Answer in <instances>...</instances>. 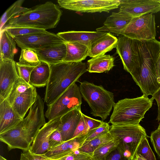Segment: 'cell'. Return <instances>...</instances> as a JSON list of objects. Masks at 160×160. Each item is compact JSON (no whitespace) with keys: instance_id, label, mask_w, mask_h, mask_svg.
Instances as JSON below:
<instances>
[{"instance_id":"obj_40","label":"cell","mask_w":160,"mask_h":160,"mask_svg":"<svg viewBox=\"0 0 160 160\" xmlns=\"http://www.w3.org/2000/svg\"><path fill=\"white\" fill-rule=\"evenodd\" d=\"M82 114L87 126L89 132L91 130L99 127L104 123L102 121L93 119L82 113Z\"/></svg>"},{"instance_id":"obj_27","label":"cell","mask_w":160,"mask_h":160,"mask_svg":"<svg viewBox=\"0 0 160 160\" xmlns=\"http://www.w3.org/2000/svg\"><path fill=\"white\" fill-rule=\"evenodd\" d=\"M0 60H14L17 52L14 39L3 29L0 32Z\"/></svg>"},{"instance_id":"obj_32","label":"cell","mask_w":160,"mask_h":160,"mask_svg":"<svg viewBox=\"0 0 160 160\" xmlns=\"http://www.w3.org/2000/svg\"><path fill=\"white\" fill-rule=\"evenodd\" d=\"M19 63L25 65L36 67L41 63L36 52L28 49H21Z\"/></svg>"},{"instance_id":"obj_44","label":"cell","mask_w":160,"mask_h":160,"mask_svg":"<svg viewBox=\"0 0 160 160\" xmlns=\"http://www.w3.org/2000/svg\"><path fill=\"white\" fill-rule=\"evenodd\" d=\"M156 74L158 81L160 83V55L156 66Z\"/></svg>"},{"instance_id":"obj_7","label":"cell","mask_w":160,"mask_h":160,"mask_svg":"<svg viewBox=\"0 0 160 160\" xmlns=\"http://www.w3.org/2000/svg\"><path fill=\"white\" fill-rule=\"evenodd\" d=\"M38 95L35 87L19 77L7 99L14 109L23 119Z\"/></svg>"},{"instance_id":"obj_15","label":"cell","mask_w":160,"mask_h":160,"mask_svg":"<svg viewBox=\"0 0 160 160\" xmlns=\"http://www.w3.org/2000/svg\"><path fill=\"white\" fill-rule=\"evenodd\" d=\"M60 118L48 121L40 129L30 146V149L32 152L43 154L50 150L49 138L52 133L58 129L60 123Z\"/></svg>"},{"instance_id":"obj_10","label":"cell","mask_w":160,"mask_h":160,"mask_svg":"<svg viewBox=\"0 0 160 160\" xmlns=\"http://www.w3.org/2000/svg\"><path fill=\"white\" fill-rule=\"evenodd\" d=\"M61 7L81 12H109L119 8L120 0H58Z\"/></svg>"},{"instance_id":"obj_14","label":"cell","mask_w":160,"mask_h":160,"mask_svg":"<svg viewBox=\"0 0 160 160\" xmlns=\"http://www.w3.org/2000/svg\"><path fill=\"white\" fill-rule=\"evenodd\" d=\"M119 11L132 18L160 11V2L158 0H120Z\"/></svg>"},{"instance_id":"obj_3","label":"cell","mask_w":160,"mask_h":160,"mask_svg":"<svg viewBox=\"0 0 160 160\" xmlns=\"http://www.w3.org/2000/svg\"><path fill=\"white\" fill-rule=\"evenodd\" d=\"M62 14L52 2L25 8L9 20L6 27H26L46 30L55 28Z\"/></svg>"},{"instance_id":"obj_16","label":"cell","mask_w":160,"mask_h":160,"mask_svg":"<svg viewBox=\"0 0 160 160\" xmlns=\"http://www.w3.org/2000/svg\"><path fill=\"white\" fill-rule=\"evenodd\" d=\"M0 140L8 146L9 151L14 149L23 151L30 149L31 145L24 131L17 125L15 127L0 134Z\"/></svg>"},{"instance_id":"obj_28","label":"cell","mask_w":160,"mask_h":160,"mask_svg":"<svg viewBox=\"0 0 160 160\" xmlns=\"http://www.w3.org/2000/svg\"><path fill=\"white\" fill-rule=\"evenodd\" d=\"M113 139V137L109 131L83 144L78 150L92 156L93 152L96 149Z\"/></svg>"},{"instance_id":"obj_33","label":"cell","mask_w":160,"mask_h":160,"mask_svg":"<svg viewBox=\"0 0 160 160\" xmlns=\"http://www.w3.org/2000/svg\"><path fill=\"white\" fill-rule=\"evenodd\" d=\"M135 154H139L147 160H156L155 156L150 148L146 137L144 138L141 141Z\"/></svg>"},{"instance_id":"obj_17","label":"cell","mask_w":160,"mask_h":160,"mask_svg":"<svg viewBox=\"0 0 160 160\" xmlns=\"http://www.w3.org/2000/svg\"><path fill=\"white\" fill-rule=\"evenodd\" d=\"M81 107L76 108L62 116L58 130L62 140L65 142L72 138L81 119Z\"/></svg>"},{"instance_id":"obj_23","label":"cell","mask_w":160,"mask_h":160,"mask_svg":"<svg viewBox=\"0 0 160 160\" xmlns=\"http://www.w3.org/2000/svg\"><path fill=\"white\" fill-rule=\"evenodd\" d=\"M118 41L116 37L110 32H107L90 45L88 56L92 58L104 55L116 48Z\"/></svg>"},{"instance_id":"obj_8","label":"cell","mask_w":160,"mask_h":160,"mask_svg":"<svg viewBox=\"0 0 160 160\" xmlns=\"http://www.w3.org/2000/svg\"><path fill=\"white\" fill-rule=\"evenodd\" d=\"M82 103L79 87L75 83L53 103L47 105L45 116L48 121L60 118L72 110L81 107Z\"/></svg>"},{"instance_id":"obj_22","label":"cell","mask_w":160,"mask_h":160,"mask_svg":"<svg viewBox=\"0 0 160 160\" xmlns=\"http://www.w3.org/2000/svg\"><path fill=\"white\" fill-rule=\"evenodd\" d=\"M107 32H98L68 31L59 32L57 34L65 42H77L89 46Z\"/></svg>"},{"instance_id":"obj_42","label":"cell","mask_w":160,"mask_h":160,"mask_svg":"<svg viewBox=\"0 0 160 160\" xmlns=\"http://www.w3.org/2000/svg\"><path fill=\"white\" fill-rule=\"evenodd\" d=\"M103 160H130L125 156L117 148L110 153Z\"/></svg>"},{"instance_id":"obj_11","label":"cell","mask_w":160,"mask_h":160,"mask_svg":"<svg viewBox=\"0 0 160 160\" xmlns=\"http://www.w3.org/2000/svg\"><path fill=\"white\" fill-rule=\"evenodd\" d=\"M116 47L124 69L131 75L139 67V60L136 40L120 36Z\"/></svg>"},{"instance_id":"obj_12","label":"cell","mask_w":160,"mask_h":160,"mask_svg":"<svg viewBox=\"0 0 160 160\" xmlns=\"http://www.w3.org/2000/svg\"><path fill=\"white\" fill-rule=\"evenodd\" d=\"M14 39L21 49H28L35 51L65 42L57 34L47 31L42 34L17 36Z\"/></svg>"},{"instance_id":"obj_24","label":"cell","mask_w":160,"mask_h":160,"mask_svg":"<svg viewBox=\"0 0 160 160\" xmlns=\"http://www.w3.org/2000/svg\"><path fill=\"white\" fill-rule=\"evenodd\" d=\"M67 51L63 62H82L88 56L90 46L77 42H65Z\"/></svg>"},{"instance_id":"obj_2","label":"cell","mask_w":160,"mask_h":160,"mask_svg":"<svg viewBox=\"0 0 160 160\" xmlns=\"http://www.w3.org/2000/svg\"><path fill=\"white\" fill-rule=\"evenodd\" d=\"M50 66V74L44 99L47 105L54 102L87 71L86 63L82 62H62Z\"/></svg>"},{"instance_id":"obj_39","label":"cell","mask_w":160,"mask_h":160,"mask_svg":"<svg viewBox=\"0 0 160 160\" xmlns=\"http://www.w3.org/2000/svg\"><path fill=\"white\" fill-rule=\"evenodd\" d=\"M88 132L87 126L82 114L72 138L78 136H86Z\"/></svg>"},{"instance_id":"obj_9","label":"cell","mask_w":160,"mask_h":160,"mask_svg":"<svg viewBox=\"0 0 160 160\" xmlns=\"http://www.w3.org/2000/svg\"><path fill=\"white\" fill-rule=\"evenodd\" d=\"M121 35L138 41L156 39L154 15L151 13L132 18Z\"/></svg>"},{"instance_id":"obj_48","label":"cell","mask_w":160,"mask_h":160,"mask_svg":"<svg viewBox=\"0 0 160 160\" xmlns=\"http://www.w3.org/2000/svg\"><path fill=\"white\" fill-rule=\"evenodd\" d=\"M60 160L59 159H56V160Z\"/></svg>"},{"instance_id":"obj_30","label":"cell","mask_w":160,"mask_h":160,"mask_svg":"<svg viewBox=\"0 0 160 160\" xmlns=\"http://www.w3.org/2000/svg\"><path fill=\"white\" fill-rule=\"evenodd\" d=\"M24 0H18L13 3L4 13L1 17L0 22V32L3 29L4 25L17 14L24 10L26 8L22 5Z\"/></svg>"},{"instance_id":"obj_29","label":"cell","mask_w":160,"mask_h":160,"mask_svg":"<svg viewBox=\"0 0 160 160\" xmlns=\"http://www.w3.org/2000/svg\"><path fill=\"white\" fill-rule=\"evenodd\" d=\"M4 29L12 37L40 34L47 32L46 30L26 27H5Z\"/></svg>"},{"instance_id":"obj_26","label":"cell","mask_w":160,"mask_h":160,"mask_svg":"<svg viewBox=\"0 0 160 160\" xmlns=\"http://www.w3.org/2000/svg\"><path fill=\"white\" fill-rule=\"evenodd\" d=\"M51 72L50 65L41 61L32 71L30 78L29 84L35 87L40 88L46 86Z\"/></svg>"},{"instance_id":"obj_35","label":"cell","mask_w":160,"mask_h":160,"mask_svg":"<svg viewBox=\"0 0 160 160\" xmlns=\"http://www.w3.org/2000/svg\"><path fill=\"white\" fill-rule=\"evenodd\" d=\"M59 159L60 160H95L91 155L78 150Z\"/></svg>"},{"instance_id":"obj_49","label":"cell","mask_w":160,"mask_h":160,"mask_svg":"<svg viewBox=\"0 0 160 160\" xmlns=\"http://www.w3.org/2000/svg\"></svg>"},{"instance_id":"obj_41","label":"cell","mask_w":160,"mask_h":160,"mask_svg":"<svg viewBox=\"0 0 160 160\" xmlns=\"http://www.w3.org/2000/svg\"><path fill=\"white\" fill-rule=\"evenodd\" d=\"M63 142L60 133L58 129H56L52 133L49 138L50 149L59 145Z\"/></svg>"},{"instance_id":"obj_19","label":"cell","mask_w":160,"mask_h":160,"mask_svg":"<svg viewBox=\"0 0 160 160\" xmlns=\"http://www.w3.org/2000/svg\"><path fill=\"white\" fill-rule=\"evenodd\" d=\"M22 119L7 98L0 101V134L14 128Z\"/></svg>"},{"instance_id":"obj_34","label":"cell","mask_w":160,"mask_h":160,"mask_svg":"<svg viewBox=\"0 0 160 160\" xmlns=\"http://www.w3.org/2000/svg\"><path fill=\"white\" fill-rule=\"evenodd\" d=\"M110 128V126L108 123L104 122L99 127L91 130L86 136L83 144L88 143L96 138L108 132Z\"/></svg>"},{"instance_id":"obj_18","label":"cell","mask_w":160,"mask_h":160,"mask_svg":"<svg viewBox=\"0 0 160 160\" xmlns=\"http://www.w3.org/2000/svg\"><path fill=\"white\" fill-rule=\"evenodd\" d=\"M132 17L126 13L119 11L112 12L108 17L102 27L96 29L97 32H108L121 35Z\"/></svg>"},{"instance_id":"obj_36","label":"cell","mask_w":160,"mask_h":160,"mask_svg":"<svg viewBox=\"0 0 160 160\" xmlns=\"http://www.w3.org/2000/svg\"><path fill=\"white\" fill-rule=\"evenodd\" d=\"M16 65L19 77L29 83L31 72L35 67L23 65L18 62H16Z\"/></svg>"},{"instance_id":"obj_6","label":"cell","mask_w":160,"mask_h":160,"mask_svg":"<svg viewBox=\"0 0 160 160\" xmlns=\"http://www.w3.org/2000/svg\"><path fill=\"white\" fill-rule=\"evenodd\" d=\"M109 132L119 142L117 148L130 160H133L142 139L147 136L145 130L140 124L112 125Z\"/></svg>"},{"instance_id":"obj_45","label":"cell","mask_w":160,"mask_h":160,"mask_svg":"<svg viewBox=\"0 0 160 160\" xmlns=\"http://www.w3.org/2000/svg\"><path fill=\"white\" fill-rule=\"evenodd\" d=\"M133 160H147L139 154H135L133 159Z\"/></svg>"},{"instance_id":"obj_20","label":"cell","mask_w":160,"mask_h":160,"mask_svg":"<svg viewBox=\"0 0 160 160\" xmlns=\"http://www.w3.org/2000/svg\"><path fill=\"white\" fill-rule=\"evenodd\" d=\"M86 136L76 137L51 148L44 154L52 160L59 159L78 150L85 141Z\"/></svg>"},{"instance_id":"obj_47","label":"cell","mask_w":160,"mask_h":160,"mask_svg":"<svg viewBox=\"0 0 160 160\" xmlns=\"http://www.w3.org/2000/svg\"><path fill=\"white\" fill-rule=\"evenodd\" d=\"M158 1L160 2V0H158Z\"/></svg>"},{"instance_id":"obj_1","label":"cell","mask_w":160,"mask_h":160,"mask_svg":"<svg viewBox=\"0 0 160 160\" xmlns=\"http://www.w3.org/2000/svg\"><path fill=\"white\" fill-rule=\"evenodd\" d=\"M139 67L131 75L143 94L152 96L160 88L156 66L160 55V42L156 40L137 41Z\"/></svg>"},{"instance_id":"obj_31","label":"cell","mask_w":160,"mask_h":160,"mask_svg":"<svg viewBox=\"0 0 160 160\" xmlns=\"http://www.w3.org/2000/svg\"><path fill=\"white\" fill-rule=\"evenodd\" d=\"M118 144V141L114 139L96 149L92 156L95 160H103L117 148Z\"/></svg>"},{"instance_id":"obj_37","label":"cell","mask_w":160,"mask_h":160,"mask_svg":"<svg viewBox=\"0 0 160 160\" xmlns=\"http://www.w3.org/2000/svg\"><path fill=\"white\" fill-rule=\"evenodd\" d=\"M150 138L154 149L160 159V128L158 127L151 132Z\"/></svg>"},{"instance_id":"obj_46","label":"cell","mask_w":160,"mask_h":160,"mask_svg":"<svg viewBox=\"0 0 160 160\" xmlns=\"http://www.w3.org/2000/svg\"><path fill=\"white\" fill-rule=\"evenodd\" d=\"M0 160H7L4 158L1 155L0 156Z\"/></svg>"},{"instance_id":"obj_4","label":"cell","mask_w":160,"mask_h":160,"mask_svg":"<svg viewBox=\"0 0 160 160\" xmlns=\"http://www.w3.org/2000/svg\"><path fill=\"white\" fill-rule=\"evenodd\" d=\"M153 100L143 95L118 101L113 106L108 123L112 125L139 124L146 112L152 107Z\"/></svg>"},{"instance_id":"obj_13","label":"cell","mask_w":160,"mask_h":160,"mask_svg":"<svg viewBox=\"0 0 160 160\" xmlns=\"http://www.w3.org/2000/svg\"><path fill=\"white\" fill-rule=\"evenodd\" d=\"M19 78L14 60H0V101L7 98Z\"/></svg>"},{"instance_id":"obj_25","label":"cell","mask_w":160,"mask_h":160,"mask_svg":"<svg viewBox=\"0 0 160 160\" xmlns=\"http://www.w3.org/2000/svg\"><path fill=\"white\" fill-rule=\"evenodd\" d=\"M87 63V70L89 72H106L114 67V58L110 55L104 54L92 58Z\"/></svg>"},{"instance_id":"obj_43","label":"cell","mask_w":160,"mask_h":160,"mask_svg":"<svg viewBox=\"0 0 160 160\" xmlns=\"http://www.w3.org/2000/svg\"><path fill=\"white\" fill-rule=\"evenodd\" d=\"M151 98L156 101L158 105V112L157 119L159 122L158 127L160 128V88L152 96Z\"/></svg>"},{"instance_id":"obj_21","label":"cell","mask_w":160,"mask_h":160,"mask_svg":"<svg viewBox=\"0 0 160 160\" xmlns=\"http://www.w3.org/2000/svg\"><path fill=\"white\" fill-rule=\"evenodd\" d=\"M66 51L65 42L35 51L40 61L44 62L50 65L63 62Z\"/></svg>"},{"instance_id":"obj_38","label":"cell","mask_w":160,"mask_h":160,"mask_svg":"<svg viewBox=\"0 0 160 160\" xmlns=\"http://www.w3.org/2000/svg\"><path fill=\"white\" fill-rule=\"evenodd\" d=\"M20 160H52L44 154H38L32 152L30 149L21 153Z\"/></svg>"},{"instance_id":"obj_5","label":"cell","mask_w":160,"mask_h":160,"mask_svg":"<svg viewBox=\"0 0 160 160\" xmlns=\"http://www.w3.org/2000/svg\"><path fill=\"white\" fill-rule=\"evenodd\" d=\"M79 88L82 97L91 108V114L102 121L106 119L115 103L113 93L102 86L87 81L80 82Z\"/></svg>"}]
</instances>
